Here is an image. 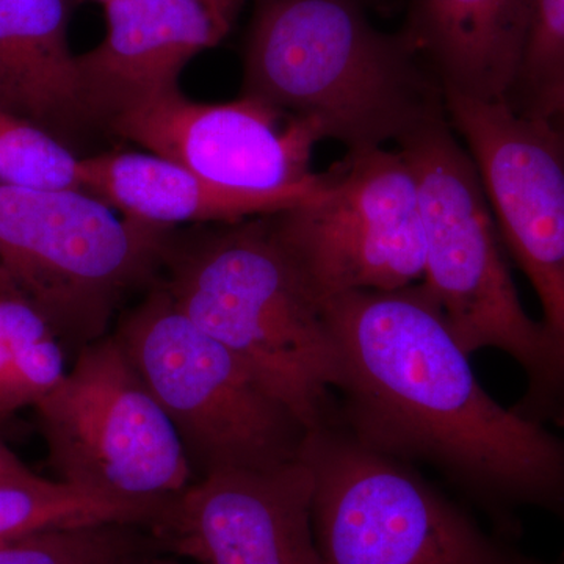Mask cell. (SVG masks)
<instances>
[{
    "instance_id": "obj_1",
    "label": "cell",
    "mask_w": 564,
    "mask_h": 564,
    "mask_svg": "<svg viewBox=\"0 0 564 564\" xmlns=\"http://www.w3.org/2000/svg\"><path fill=\"white\" fill-rule=\"evenodd\" d=\"M339 352L337 423L443 475L513 541L519 514L564 524V436L489 395L440 304L417 282L323 304Z\"/></svg>"
},
{
    "instance_id": "obj_20",
    "label": "cell",
    "mask_w": 564,
    "mask_h": 564,
    "mask_svg": "<svg viewBox=\"0 0 564 564\" xmlns=\"http://www.w3.org/2000/svg\"><path fill=\"white\" fill-rule=\"evenodd\" d=\"M141 527L99 524L47 530L0 541V564H131Z\"/></svg>"
},
{
    "instance_id": "obj_19",
    "label": "cell",
    "mask_w": 564,
    "mask_h": 564,
    "mask_svg": "<svg viewBox=\"0 0 564 564\" xmlns=\"http://www.w3.org/2000/svg\"><path fill=\"white\" fill-rule=\"evenodd\" d=\"M508 104L549 118L564 104V0H532L521 68Z\"/></svg>"
},
{
    "instance_id": "obj_17",
    "label": "cell",
    "mask_w": 564,
    "mask_h": 564,
    "mask_svg": "<svg viewBox=\"0 0 564 564\" xmlns=\"http://www.w3.org/2000/svg\"><path fill=\"white\" fill-rule=\"evenodd\" d=\"M170 500L129 502L39 475L0 481V541L84 525L126 524L151 530Z\"/></svg>"
},
{
    "instance_id": "obj_22",
    "label": "cell",
    "mask_w": 564,
    "mask_h": 564,
    "mask_svg": "<svg viewBox=\"0 0 564 564\" xmlns=\"http://www.w3.org/2000/svg\"><path fill=\"white\" fill-rule=\"evenodd\" d=\"M25 408L18 386L17 366L9 340L0 329V422Z\"/></svg>"
},
{
    "instance_id": "obj_9",
    "label": "cell",
    "mask_w": 564,
    "mask_h": 564,
    "mask_svg": "<svg viewBox=\"0 0 564 564\" xmlns=\"http://www.w3.org/2000/svg\"><path fill=\"white\" fill-rule=\"evenodd\" d=\"M270 221L322 306L423 280L417 181L402 151H348L325 172L318 195Z\"/></svg>"
},
{
    "instance_id": "obj_23",
    "label": "cell",
    "mask_w": 564,
    "mask_h": 564,
    "mask_svg": "<svg viewBox=\"0 0 564 564\" xmlns=\"http://www.w3.org/2000/svg\"><path fill=\"white\" fill-rule=\"evenodd\" d=\"M24 463L0 441V481L22 480L33 477Z\"/></svg>"
},
{
    "instance_id": "obj_21",
    "label": "cell",
    "mask_w": 564,
    "mask_h": 564,
    "mask_svg": "<svg viewBox=\"0 0 564 564\" xmlns=\"http://www.w3.org/2000/svg\"><path fill=\"white\" fill-rule=\"evenodd\" d=\"M0 184L80 188V159L46 129L0 109Z\"/></svg>"
},
{
    "instance_id": "obj_13",
    "label": "cell",
    "mask_w": 564,
    "mask_h": 564,
    "mask_svg": "<svg viewBox=\"0 0 564 564\" xmlns=\"http://www.w3.org/2000/svg\"><path fill=\"white\" fill-rule=\"evenodd\" d=\"M247 0H110L106 36L77 55L93 122L176 90L182 69L231 32Z\"/></svg>"
},
{
    "instance_id": "obj_7",
    "label": "cell",
    "mask_w": 564,
    "mask_h": 564,
    "mask_svg": "<svg viewBox=\"0 0 564 564\" xmlns=\"http://www.w3.org/2000/svg\"><path fill=\"white\" fill-rule=\"evenodd\" d=\"M113 334L172 421L196 480L299 462L306 426L161 284Z\"/></svg>"
},
{
    "instance_id": "obj_14",
    "label": "cell",
    "mask_w": 564,
    "mask_h": 564,
    "mask_svg": "<svg viewBox=\"0 0 564 564\" xmlns=\"http://www.w3.org/2000/svg\"><path fill=\"white\" fill-rule=\"evenodd\" d=\"M530 11L532 0H414L403 33L444 95L508 101Z\"/></svg>"
},
{
    "instance_id": "obj_2",
    "label": "cell",
    "mask_w": 564,
    "mask_h": 564,
    "mask_svg": "<svg viewBox=\"0 0 564 564\" xmlns=\"http://www.w3.org/2000/svg\"><path fill=\"white\" fill-rule=\"evenodd\" d=\"M243 62L242 96L314 122L348 151L399 147L447 115L406 35L378 31L359 0H258Z\"/></svg>"
},
{
    "instance_id": "obj_18",
    "label": "cell",
    "mask_w": 564,
    "mask_h": 564,
    "mask_svg": "<svg viewBox=\"0 0 564 564\" xmlns=\"http://www.w3.org/2000/svg\"><path fill=\"white\" fill-rule=\"evenodd\" d=\"M0 329L9 340L24 406H35L65 378V348L47 315L0 269Z\"/></svg>"
},
{
    "instance_id": "obj_11",
    "label": "cell",
    "mask_w": 564,
    "mask_h": 564,
    "mask_svg": "<svg viewBox=\"0 0 564 564\" xmlns=\"http://www.w3.org/2000/svg\"><path fill=\"white\" fill-rule=\"evenodd\" d=\"M107 124L150 154L234 191L281 199L292 209L325 185V173L311 169L315 144L323 140L317 126L248 96L204 104L176 88Z\"/></svg>"
},
{
    "instance_id": "obj_15",
    "label": "cell",
    "mask_w": 564,
    "mask_h": 564,
    "mask_svg": "<svg viewBox=\"0 0 564 564\" xmlns=\"http://www.w3.org/2000/svg\"><path fill=\"white\" fill-rule=\"evenodd\" d=\"M0 109L61 140L93 122L68 43L66 0H0Z\"/></svg>"
},
{
    "instance_id": "obj_24",
    "label": "cell",
    "mask_w": 564,
    "mask_h": 564,
    "mask_svg": "<svg viewBox=\"0 0 564 564\" xmlns=\"http://www.w3.org/2000/svg\"><path fill=\"white\" fill-rule=\"evenodd\" d=\"M545 120L551 121L552 124L555 126L556 131L560 132V135H562L564 140V104L560 106L551 117L545 118Z\"/></svg>"
},
{
    "instance_id": "obj_26",
    "label": "cell",
    "mask_w": 564,
    "mask_h": 564,
    "mask_svg": "<svg viewBox=\"0 0 564 564\" xmlns=\"http://www.w3.org/2000/svg\"><path fill=\"white\" fill-rule=\"evenodd\" d=\"M98 2H104V6H106V3L110 2V0H98Z\"/></svg>"
},
{
    "instance_id": "obj_16",
    "label": "cell",
    "mask_w": 564,
    "mask_h": 564,
    "mask_svg": "<svg viewBox=\"0 0 564 564\" xmlns=\"http://www.w3.org/2000/svg\"><path fill=\"white\" fill-rule=\"evenodd\" d=\"M82 187L122 217L172 228L176 223L234 225L292 209L272 196L234 191L199 174L140 152L80 159Z\"/></svg>"
},
{
    "instance_id": "obj_6",
    "label": "cell",
    "mask_w": 564,
    "mask_h": 564,
    "mask_svg": "<svg viewBox=\"0 0 564 564\" xmlns=\"http://www.w3.org/2000/svg\"><path fill=\"white\" fill-rule=\"evenodd\" d=\"M172 248V228L118 218L80 188L0 184V269L77 351L106 336L122 300Z\"/></svg>"
},
{
    "instance_id": "obj_3",
    "label": "cell",
    "mask_w": 564,
    "mask_h": 564,
    "mask_svg": "<svg viewBox=\"0 0 564 564\" xmlns=\"http://www.w3.org/2000/svg\"><path fill=\"white\" fill-rule=\"evenodd\" d=\"M161 282L198 328L225 345L307 432L337 422L339 352L322 303L269 217L170 251Z\"/></svg>"
},
{
    "instance_id": "obj_5",
    "label": "cell",
    "mask_w": 564,
    "mask_h": 564,
    "mask_svg": "<svg viewBox=\"0 0 564 564\" xmlns=\"http://www.w3.org/2000/svg\"><path fill=\"white\" fill-rule=\"evenodd\" d=\"M313 527L326 564H564L488 533L414 464L359 443L340 423L307 432Z\"/></svg>"
},
{
    "instance_id": "obj_12",
    "label": "cell",
    "mask_w": 564,
    "mask_h": 564,
    "mask_svg": "<svg viewBox=\"0 0 564 564\" xmlns=\"http://www.w3.org/2000/svg\"><path fill=\"white\" fill-rule=\"evenodd\" d=\"M314 477L299 459L206 475L174 496L150 530L199 564H326L313 527Z\"/></svg>"
},
{
    "instance_id": "obj_4",
    "label": "cell",
    "mask_w": 564,
    "mask_h": 564,
    "mask_svg": "<svg viewBox=\"0 0 564 564\" xmlns=\"http://www.w3.org/2000/svg\"><path fill=\"white\" fill-rule=\"evenodd\" d=\"M417 181L425 247L422 284L467 355L494 348L525 375L516 413L558 426V361L543 322L522 306L473 155L447 115L397 147Z\"/></svg>"
},
{
    "instance_id": "obj_25",
    "label": "cell",
    "mask_w": 564,
    "mask_h": 564,
    "mask_svg": "<svg viewBox=\"0 0 564 564\" xmlns=\"http://www.w3.org/2000/svg\"><path fill=\"white\" fill-rule=\"evenodd\" d=\"M151 564H176V563H172V562H155V563H151Z\"/></svg>"
},
{
    "instance_id": "obj_10",
    "label": "cell",
    "mask_w": 564,
    "mask_h": 564,
    "mask_svg": "<svg viewBox=\"0 0 564 564\" xmlns=\"http://www.w3.org/2000/svg\"><path fill=\"white\" fill-rule=\"evenodd\" d=\"M448 121L473 155L505 250L529 278L558 361L564 426V140L507 101L447 93Z\"/></svg>"
},
{
    "instance_id": "obj_8",
    "label": "cell",
    "mask_w": 564,
    "mask_h": 564,
    "mask_svg": "<svg viewBox=\"0 0 564 564\" xmlns=\"http://www.w3.org/2000/svg\"><path fill=\"white\" fill-rule=\"evenodd\" d=\"M33 408L63 484L161 503L195 481L172 421L115 334L77 351L57 388Z\"/></svg>"
}]
</instances>
